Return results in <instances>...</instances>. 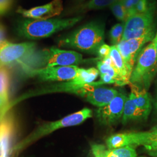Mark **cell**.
Returning <instances> with one entry per match:
<instances>
[{
  "mask_svg": "<svg viewBox=\"0 0 157 157\" xmlns=\"http://www.w3.org/2000/svg\"><path fill=\"white\" fill-rule=\"evenodd\" d=\"M146 119L143 113L136 105L131 97L129 95L125 101L122 121L126 124L130 121Z\"/></svg>",
  "mask_w": 157,
  "mask_h": 157,
  "instance_id": "ac0fdd59",
  "label": "cell"
},
{
  "mask_svg": "<svg viewBox=\"0 0 157 157\" xmlns=\"http://www.w3.org/2000/svg\"><path fill=\"white\" fill-rule=\"evenodd\" d=\"M109 6L112 13L118 21L125 22L128 16L127 11L123 5L122 0H117Z\"/></svg>",
  "mask_w": 157,
  "mask_h": 157,
  "instance_id": "603a6c76",
  "label": "cell"
},
{
  "mask_svg": "<svg viewBox=\"0 0 157 157\" xmlns=\"http://www.w3.org/2000/svg\"><path fill=\"white\" fill-rule=\"evenodd\" d=\"M105 147L101 144H93L91 145V151L94 157H104L103 152Z\"/></svg>",
  "mask_w": 157,
  "mask_h": 157,
  "instance_id": "f1b7e54d",
  "label": "cell"
},
{
  "mask_svg": "<svg viewBox=\"0 0 157 157\" xmlns=\"http://www.w3.org/2000/svg\"><path fill=\"white\" fill-rule=\"evenodd\" d=\"M92 116L93 112L90 109L83 108L82 110L70 114L59 120L43 124L22 140L21 141L17 144L14 146L13 151H18L33 143L34 141L38 140L40 139L50 135L58 129L75 126L82 124Z\"/></svg>",
  "mask_w": 157,
  "mask_h": 157,
  "instance_id": "277c9868",
  "label": "cell"
},
{
  "mask_svg": "<svg viewBox=\"0 0 157 157\" xmlns=\"http://www.w3.org/2000/svg\"><path fill=\"white\" fill-rule=\"evenodd\" d=\"M154 11L155 6H153L147 11L133 14L128 17L124 23L122 40L138 38L155 30Z\"/></svg>",
  "mask_w": 157,
  "mask_h": 157,
  "instance_id": "8992f818",
  "label": "cell"
},
{
  "mask_svg": "<svg viewBox=\"0 0 157 157\" xmlns=\"http://www.w3.org/2000/svg\"><path fill=\"white\" fill-rule=\"evenodd\" d=\"M82 62H83V56L78 52L51 47L35 51L21 65L27 72L42 67L78 66Z\"/></svg>",
  "mask_w": 157,
  "mask_h": 157,
  "instance_id": "7a4b0ae2",
  "label": "cell"
},
{
  "mask_svg": "<svg viewBox=\"0 0 157 157\" xmlns=\"http://www.w3.org/2000/svg\"><path fill=\"white\" fill-rule=\"evenodd\" d=\"M156 60V42L154 38L149 44L141 50L137 57L130 79V84L140 88L144 86V89L148 87L154 76V69Z\"/></svg>",
  "mask_w": 157,
  "mask_h": 157,
  "instance_id": "5b68a950",
  "label": "cell"
},
{
  "mask_svg": "<svg viewBox=\"0 0 157 157\" xmlns=\"http://www.w3.org/2000/svg\"><path fill=\"white\" fill-rule=\"evenodd\" d=\"M6 41H7L6 38V31L4 26L0 23V47L3 45Z\"/></svg>",
  "mask_w": 157,
  "mask_h": 157,
  "instance_id": "f546056e",
  "label": "cell"
},
{
  "mask_svg": "<svg viewBox=\"0 0 157 157\" xmlns=\"http://www.w3.org/2000/svg\"><path fill=\"white\" fill-rule=\"evenodd\" d=\"M117 0H90L82 5L79 6L77 8L78 12L101 10L108 6H110Z\"/></svg>",
  "mask_w": 157,
  "mask_h": 157,
  "instance_id": "44dd1931",
  "label": "cell"
},
{
  "mask_svg": "<svg viewBox=\"0 0 157 157\" xmlns=\"http://www.w3.org/2000/svg\"><path fill=\"white\" fill-rule=\"evenodd\" d=\"M155 109L157 111V97H156V100H155Z\"/></svg>",
  "mask_w": 157,
  "mask_h": 157,
  "instance_id": "e575fe53",
  "label": "cell"
},
{
  "mask_svg": "<svg viewBox=\"0 0 157 157\" xmlns=\"http://www.w3.org/2000/svg\"><path fill=\"white\" fill-rule=\"evenodd\" d=\"M106 144L108 149L117 148L125 146H133L132 133L112 135L107 139Z\"/></svg>",
  "mask_w": 157,
  "mask_h": 157,
  "instance_id": "d6986e66",
  "label": "cell"
},
{
  "mask_svg": "<svg viewBox=\"0 0 157 157\" xmlns=\"http://www.w3.org/2000/svg\"><path fill=\"white\" fill-rule=\"evenodd\" d=\"M0 157H6V156H1V155H0Z\"/></svg>",
  "mask_w": 157,
  "mask_h": 157,
  "instance_id": "8d00e7d4",
  "label": "cell"
},
{
  "mask_svg": "<svg viewBox=\"0 0 157 157\" xmlns=\"http://www.w3.org/2000/svg\"><path fill=\"white\" fill-rule=\"evenodd\" d=\"M78 1H79V2H82V1H84V0H78Z\"/></svg>",
  "mask_w": 157,
  "mask_h": 157,
  "instance_id": "d590c367",
  "label": "cell"
},
{
  "mask_svg": "<svg viewBox=\"0 0 157 157\" xmlns=\"http://www.w3.org/2000/svg\"><path fill=\"white\" fill-rule=\"evenodd\" d=\"M16 131L12 115L8 111L0 115V155L9 157L11 154Z\"/></svg>",
  "mask_w": 157,
  "mask_h": 157,
  "instance_id": "8fae6325",
  "label": "cell"
},
{
  "mask_svg": "<svg viewBox=\"0 0 157 157\" xmlns=\"http://www.w3.org/2000/svg\"><path fill=\"white\" fill-rule=\"evenodd\" d=\"M150 131H151V132H157V124L154 126V127H152L151 129H150Z\"/></svg>",
  "mask_w": 157,
  "mask_h": 157,
  "instance_id": "836d02e7",
  "label": "cell"
},
{
  "mask_svg": "<svg viewBox=\"0 0 157 157\" xmlns=\"http://www.w3.org/2000/svg\"><path fill=\"white\" fill-rule=\"evenodd\" d=\"M62 10V0H52L45 5L36 6L28 10L19 7L17 9V12L28 19L44 20L59 15Z\"/></svg>",
  "mask_w": 157,
  "mask_h": 157,
  "instance_id": "4fadbf2b",
  "label": "cell"
},
{
  "mask_svg": "<svg viewBox=\"0 0 157 157\" xmlns=\"http://www.w3.org/2000/svg\"><path fill=\"white\" fill-rule=\"evenodd\" d=\"M97 68L100 75V80L104 84H115L118 86L126 84L119 76L109 56L97 63Z\"/></svg>",
  "mask_w": 157,
  "mask_h": 157,
  "instance_id": "5bb4252c",
  "label": "cell"
},
{
  "mask_svg": "<svg viewBox=\"0 0 157 157\" xmlns=\"http://www.w3.org/2000/svg\"><path fill=\"white\" fill-rule=\"evenodd\" d=\"M12 2L13 0H0V15H3L9 11Z\"/></svg>",
  "mask_w": 157,
  "mask_h": 157,
  "instance_id": "4316f807",
  "label": "cell"
},
{
  "mask_svg": "<svg viewBox=\"0 0 157 157\" xmlns=\"http://www.w3.org/2000/svg\"><path fill=\"white\" fill-rule=\"evenodd\" d=\"M154 39L155 40V42H156V53H157V60H156V63L155 65V67L154 69V75L155 76V75L157 73V32L156 33V34L155 36Z\"/></svg>",
  "mask_w": 157,
  "mask_h": 157,
  "instance_id": "1f68e13d",
  "label": "cell"
},
{
  "mask_svg": "<svg viewBox=\"0 0 157 157\" xmlns=\"http://www.w3.org/2000/svg\"><path fill=\"white\" fill-rule=\"evenodd\" d=\"M104 23L91 22L76 29L58 40L59 47H67L90 54H97L104 44Z\"/></svg>",
  "mask_w": 157,
  "mask_h": 157,
  "instance_id": "6da1fadb",
  "label": "cell"
},
{
  "mask_svg": "<svg viewBox=\"0 0 157 157\" xmlns=\"http://www.w3.org/2000/svg\"><path fill=\"white\" fill-rule=\"evenodd\" d=\"M148 154L151 157H157V151H154L148 152Z\"/></svg>",
  "mask_w": 157,
  "mask_h": 157,
  "instance_id": "d6a6232c",
  "label": "cell"
},
{
  "mask_svg": "<svg viewBox=\"0 0 157 157\" xmlns=\"http://www.w3.org/2000/svg\"><path fill=\"white\" fill-rule=\"evenodd\" d=\"M36 44L33 42L12 43L9 41L0 47V67L21 63L36 51Z\"/></svg>",
  "mask_w": 157,
  "mask_h": 157,
  "instance_id": "ba28073f",
  "label": "cell"
},
{
  "mask_svg": "<svg viewBox=\"0 0 157 157\" xmlns=\"http://www.w3.org/2000/svg\"><path fill=\"white\" fill-rule=\"evenodd\" d=\"M110 51H111V47L104 43L99 47L97 54L102 60L109 56Z\"/></svg>",
  "mask_w": 157,
  "mask_h": 157,
  "instance_id": "484cf974",
  "label": "cell"
},
{
  "mask_svg": "<svg viewBox=\"0 0 157 157\" xmlns=\"http://www.w3.org/2000/svg\"><path fill=\"white\" fill-rule=\"evenodd\" d=\"M8 106V102L0 96V115L2 114L6 108Z\"/></svg>",
  "mask_w": 157,
  "mask_h": 157,
  "instance_id": "4dcf8cb0",
  "label": "cell"
},
{
  "mask_svg": "<svg viewBox=\"0 0 157 157\" xmlns=\"http://www.w3.org/2000/svg\"><path fill=\"white\" fill-rule=\"evenodd\" d=\"M155 30H153L140 37L128 40H122L116 45L131 75L135 67V63L141 51L143 48V46L148 42L151 41L155 37Z\"/></svg>",
  "mask_w": 157,
  "mask_h": 157,
  "instance_id": "52a82bcc",
  "label": "cell"
},
{
  "mask_svg": "<svg viewBox=\"0 0 157 157\" xmlns=\"http://www.w3.org/2000/svg\"><path fill=\"white\" fill-rule=\"evenodd\" d=\"M133 145L143 146L148 152L157 151V132H132Z\"/></svg>",
  "mask_w": 157,
  "mask_h": 157,
  "instance_id": "2e32d148",
  "label": "cell"
},
{
  "mask_svg": "<svg viewBox=\"0 0 157 157\" xmlns=\"http://www.w3.org/2000/svg\"><path fill=\"white\" fill-rule=\"evenodd\" d=\"M124 32V23H117L112 26L109 31V37L113 45L118 44L123 39Z\"/></svg>",
  "mask_w": 157,
  "mask_h": 157,
  "instance_id": "cb8c5ba5",
  "label": "cell"
},
{
  "mask_svg": "<svg viewBox=\"0 0 157 157\" xmlns=\"http://www.w3.org/2000/svg\"><path fill=\"white\" fill-rule=\"evenodd\" d=\"M153 6L154 5L151 4L149 0H140L137 2L136 6H135L134 9L131 12L130 16L136 13H141L147 11L152 6Z\"/></svg>",
  "mask_w": 157,
  "mask_h": 157,
  "instance_id": "d4e9b609",
  "label": "cell"
},
{
  "mask_svg": "<svg viewBox=\"0 0 157 157\" xmlns=\"http://www.w3.org/2000/svg\"><path fill=\"white\" fill-rule=\"evenodd\" d=\"M79 70L78 66H57L33 69L27 73L44 82H69L78 76Z\"/></svg>",
  "mask_w": 157,
  "mask_h": 157,
  "instance_id": "30bf717a",
  "label": "cell"
},
{
  "mask_svg": "<svg viewBox=\"0 0 157 157\" xmlns=\"http://www.w3.org/2000/svg\"></svg>",
  "mask_w": 157,
  "mask_h": 157,
  "instance_id": "74e56055",
  "label": "cell"
},
{
  "mask_svg": "<svg viewBox=\"0 0 157 157\" xmlns=\"http://www.w3.org/2000/svg\"><path fill=\"white\" fill-rule=\"evenodd\" d=\"M104 83L101 80L86 84L76 92V95L84 98L89 103L98 108L108 104L118 94L113 89L100 87Z\"/></svg>",
  "mask_w": 157,
  "mask_h": 157,
  "instance_id": "9c48e42d",
  "label": "cell"
},
{
  "mask_svg": "<svg viewBox=\"0 0 157 157\" xmlns=\"http://www.w3.org/2000/svg\"><path fill=\"white\" fill-rule=\"evenodd\" d=\"M139 1L140 0H122L123 5L127 11L128 17Z\"/></svg>",
  "mask_w": 157,
  "mask_h": 157,
  "instance_id": "83f0119b",
  "label": "cell"
},
{
  "mask_svg": "<svg viewBox=\"0 0 157 157\" xmlns=\"http://www.w3.org/2000/svg\"><path fill=\"white\" fill-rule=\"evenodd\" d=\"M82 19V17L80 16L44 20L26 18L18 23L17 32L20 36L29 40L44 39L58 32L72 27Z\"/></svg>",
  "mask_w": 157,
  "mask_h": 157,
  "instance_id": "3957f363",
  "label": "cell"
},
{
  "mask_svg": "<svg viewBox=\"0 0 157 157\" xmlns=\"http://www.w3.org/2000/svg\"><path fill=\"white\" fill-rule=\"evenodd\" d=\"M129 95L136 105L143 113L145 118H147L151 109V102L146 89L131 84V93Z\"/></svg>",
  "mask_w": 157,
  "mask_h": 157,
  "instance_id": "9a60e30c",
  "label": "cell"
},
{
  "mask_svg": "<svg viewBox=\"0 0 157 157\" xmlns=\"http://www.w3.org/2000/svg\"><path fill=\"white\" fill-rule=\"evenodd\" d=\"M128 97L124 93H118L108 104L98 108L96 115L100 122L105 125H112L122 117L124 103Z\"/></svg>",
  "mask_w": 157,
  "mask_h": 157,
  "instance_id": "7c38bea8",
  "label": "cell"
},
{
  "mask_svg": "<svg viewBox=\"0 0 157 157\" xmlns=\"http://www.w3.org/2000/svg\"><path fill=\"white\" fill-rule=\"evenodd\" d=\"M104 157H137L134 146H125L113 149L105 148Z\"/></svg>",
  "mask_w": 157,
  "mask_h": 157,
  "instance_id": "ffe728a7",
  "label": "cell"
},
{
  "mask_svg": "<svg viewBox=\"0 0 157 157\" xmlns=\"http://www.w3.org/2000/svg\"><path fill=\"white\" fill-rule=\"evenodd\" d=\"M10 75L6 67H0V96L9 102Z\"/></svg>",
  "mask_w": 157,
  "mask_h": 157,
  "instance_id": "7402d4cb",
  "label": "cell"
},
{
  "mask_svg": "<svg viewBox=\"0 0 157 157\" xmlns=\"http://www.w3.org/2000/svg\"><path fill=\"white\" fill-rule=\"evenodd\" d=\"M109 56L111 57L113 65L121 78L124 80L126 84H130V79L131 78V75L129 73L124 62L123 58L116 45L111 46Z\"/></svg>",
  "mask_w": 157,
  "mask_h": 157,
  "instance_id": "e0dca14e",
  "label": "cell"
}]
</instances>
